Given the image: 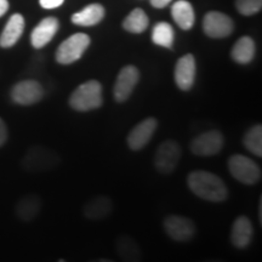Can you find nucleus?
I'll return each mask as SVG.
<instances>
[{
  "mask_svg": "<svg viewBox=\"0 0 262 262\" xmlns=\"http://www.w3.org/2000/svg\"><path fill=\"white\" fill-rule=\"evenodd\" d=\"M188 188L196 196L208 202H225L228 196V189L226 183L215 173L194 170L187 178Z\"/></svg>",
  "mask_w": 262,
  "mask_h": 262,
  "instance_id": "1",
  "label": "nucleus"
},
{
  "mask_svg": "<svg viewBox=\"0 0 262 262\" xmlns=\"http://www.w3.org/2000/svg\"><path fill=\"white\" fill-rule=\"evenodd\" d=\"M61 163V157L55 150L44 146H33L22 158L21 165L26 172L39 173L51 171Z\"/></svg>",
  "mask_w": 262,
  "mask_h": 262,
  "instance_id": "2",
  "label": "nucleus"
},
{
  "mask_svg": "<svg viewBox=\"0 0 262 262\" xmlns=\"http://www.w3.org/2000/svg\"><path fill=\"white\" fill-rule=\"evenodd\" d=\"M102 85L97 80L85 81L72 93L70 106L78 112H89L102 106Z\"/></svg>",
  "mask_w": 262,
  "mask_h": 262,
  "instance_id": "3",
  "label": "nucleus"
},
{
  "mask_svg": "<svg viewBox=\"0 0 262 262\" xmlns=\"http://www.w3.org/2000/svg\"><path fill=\"white\" fill-rule=\"evenodd\" d=\"M90 45V37L85 33H75L58 47L56 61L60 64H72L83 56Z\"/></svg>",
  "mask_w": 262,
  "mask_h": 262,
  "instance_id": "4",
  "label": "nucleus"
},
{
  "mask_svg": "<svg viewBox=\"0 0 262 262\" xmlns=\"http://www.w3.org/2000/svg\"><path fill=\"white\" fill-rule=\"evenodd\" d=\"M228 170L237 181L244 185H255L261 179L260 166L242 155H234L228 159Z\"/></svg>",
  "mask_w": 262,
  "mask_h": 262,
  "instance_id": "5",
  "label": "nucleus"
},
{
  "mask_svg": "<svg viewBox=\"0 0 262 262\" xmlns=\"http://www.w3.org/2000/svg\"><path fill=\"white\" fill-rule=\"evenodd\" d=\"M181 158V147L176 141L166 140L160 143L155 156L157 171L163 175H169L175 171Z\"/></svg>",
  "mask_w": 262,
  "mask_h": 262,
  "instance_id": "6",
  "label": "nucleus"
},
{
  "mask_svg": "<svg viewBox=\"0 0 262 262\" xmlns=\"http://www.w3.org/2000/svg\"><path fill=\"white\" fill-rule=\"evenodd\" d=\"M10 97L12 102L19 106H32L44 97V89L37 80H22L11 88Z\"/></svg>",
  "mask_w": 262,
  "mask_h": 262,
  "instance_id": "7",
  "label": "nucleus"
},
{
  "mask_svg": "<svg viewBox=\"0 0 262 262\" xmlns=\"http://www.w3.org/2000/svg\"><path fill=\"white\" fill-rule=\"evenodd\" d=\"M225 145L224 135L217 130H210L196 136L191 142L193 155L201 157L216 156L221 152Z\"/></svg>",
  "mask_w": 262,
  "mask_h": 262,
  "instance_id": "8",
  "label": "nucleus"
},
{
  "mask_svg": "<svg viewBox=\"0 0 262 262\" xmlns=\"http://www.w3.org/2000/svg\"><path fill=\"white\" fill-rule=\"evenodd\" d=\"M164 229L176 242H189L194 237L196 227L191 219L180 215H170L164 220Z\"/></svg>",
  "mask_w": 262,
  "mask_h": 262,
  "instance_id": "9",
  "label": "nucleus"
},
{
  "mask_svg": "<svg viewBox=\"0 0 262 262\" xmlns=\"http://www.w3.org/2000/svg\"><path fill=\"white\" fill-rule=\"evenodd\" d=\"M203 29L208 37L220 39L232 34L234 29V24L227 15L219 11H210L204 16Z\"/></svg>",
  "mask_w": 262,
  "mask_h": 262,
  "instance_id": "10",
  "label": "nucleus"
},
{
  "mask_svg": "<svg viewBox=\"0 0 262 262\" xmlns=\"http://www.w3.org/2000/svg\"><path fill=\"white\" fill-rule=\"evenodd\" d=\"M140 80V72L135 66H125L118 74L114 84V98L117 102H125L131 96L134 89Z\"/></svg>",
  "mask_w": 262,
  "mask_h": 262,
  "instance_id": "11",
  "label": "nucleus"
},
{
  "mask_svg": "<svg viewBox=\"0 0 262 262\" xmlns=\"http://www.w3.org/2000/svg\"><path fill=\"white\" fill-rule=\"evenodd\" d=\"M158 122L156 118H147L137 124L127 135V146L131 150H140L145 147L152 139L157 130Z\"/></svg>",
  "mask_w": 262,
  "mask_h": 262,
  "instance_id": "12",
  "label": "nucleus"
},
{
  "mask_svg": "<svg viewBox=\"0 0 262 262\" xmlns=\"http://www.w3.org/2000/svg\"><path fill=\"white\" fill-rule=\"evenodd\" d=\"M196 64L193 55L187 54L178 61L175 67V81L180 90L188 91L195 81Z\"/></svg>",
  "mask_w": 262,
  "mask_h": 262,
  "instance_id": "13",
  "label": "nucleus"
},
{
  "mask_svg": "<svg viewBox=\"0 0 262 262\" xmlns=\"http://www.w3.org/2000/svg\"><path fill=\"white\" fill-rule=\"evenodd\" d=\"M60 27L58 19L55 17H47L39 22L37 27L32 31L31 42L34 49H41L47 47L55 37Z\"/></svg>",
  "mask_w": 262,
  "mask_h": 262,
  "instance_id": "14",
  "label": "nucleus"
},
{
  "mask_svg": "<svg viewBox=\"0 0 262 262\" xmlns=\"http://www.w3.org/2000/svg\"><path fill=\"white\" fill-rule=\"evenodd\" d=\"M113 202L106 195L94 196L85 203L83 206V214L88 220H103L112 214Z\"/></svg>",
  "mask_w": 262,
  "mask_h": 262,
  "instance_id": "15",
  "label": "nucleus"
},
{
  "mask_svg": "<svg viewBox=\"0 0 262 262\" xmlns=\"http://www.w3.org/2000/svg\"><path fill=\"white\" fill-rule=\"evenodd\" d=\"M254 227L247 216H239L233 222L231 231V242L235 248L245 249L251 243Z\"/></svg>",
  "mask_w": 262,
  "mask_h": 262,
  "instance_id": "16",
  "label": "nucleus"
},
{
  "mask_svg": "<svg viewBox=\"0 0 262 262\" xmlns=\"http://www.w3.org/2000/svg\"><path fill=\"white\" fill-rule=\"evenodd\" d=\"M25 31V18L21 14H14L9 18L5 28L0 34V48H12Z\"/></svg>",
  "mask_w": 262,
  "mask_h": 262,
  "instance_id": "17",
  "label": "nucleus"
},
{
  "mask_svg": "<svg viewBox=\"0 0 262 262\" xmlns=\"http://www.w3.org/2000/svg\"><path fill=\"white\" fill-rule=\"evenodd\" d=\"M41 198L37 194H27L22 196L15 206L17 217L24 222H31L37 217L41 210Z\"/></svg>",
  "mask_w": 262,
  "mask_h": 262,
  "instance_id": "18",
  "label": "nucleus"
},
{
  "mask_svg": "<svg viewBox=\"0 0 262 262\" xmlns=\"http://www.w3.org/2000/svg\"><path fill=\"white\" fill-rule=\"evenodd\" d=\"M104 17V8L101 4H90L72 16V22L77 26L90 27L100 24Z\"/></svg>",
  "mask_w": 262,
  "mask_h": 262,
  "instance_id": "19",
  "label": "nucleus"
},
{
  "mask_svg": "<svg viewBox=\"0 0 262 262\" xmlns=\"http://www.w3.org/2000/svg\"><path fill=\"white\" fill-rule=\"evenodd\" d=\"M171 15L173 21L179 25L183 31H188L193 27L195 21L194 10H193L191 3L186 0H179L171 8Z\"/></svg>",
  "mask_w": 262,
  "mask_h": 262,
  "instance_id": "20",
  "label": "nucleus"
},
{
  "mask_svg": "<svg viewBox=\"0 0 262 262\" xmlns=\"http://www.w3.org/2000/svg\"><path fill=\"white\" fill-rule=\"evenodd\" d=\"M256 47L250 37H242L235 41L231 51V56L239 64H248L254 60Z\"/></svg>",
  "mask_w": 262,
  "mask_h": 262,
  "instance_id": "21",
  "label": "nucleus"
},
{
  "mask_svg": "<svg viewBox=\"0 0 262 262\" xmlns=\"http://www.w3.org/2000/svg\"><path fill=\"white\" fill-rule=\"evenodd\" d=\"M116 251L120 260L123 261L136 262L142 258L141 257V249L139 244L127 235H122V237L117 238Z\"/></svg>",
  "mask_w": 262,
  "mask_h": 262,
  "instance_id": "22",
  "label": "nucleus"
},
{
  "mask_svg": "<svg viewBox=\"0 0 262 262\" xmlns=\"http://www.w3.org/2000/svg\"><path fill=\"white\" fill-rule=\"evenodd\" d=\"M148 16L146 15V12L141 9H135L124 19L123 27L127 32L139 34V33L146 31L147 27H148Z\"/></svg>",
  "mask_w": 262,
  "mask_h": 262,
  "instance_id": "23",
  "label": "nucleus"
},
{
  "mask_svg": "<svg viewBox=\"0 0 262 262\" xmlns=\"http://www.w3.org/2000/svg\"><path fill=\"white\" fill-rule=\"evenodd\" d=\"M152 40L158 47L171 49L173 42V29L171 26L168 22H158L153 27Z\"/></svg>",
  "mask_w": 262,
  "mask_h": 262,
  "instance_id": "24",
  "label": "nucleus"
},
{
  "mask_svg": "<svg viewBox=\"0 0 262 262\" xmlns=\"http://www.w3.org/2000/svg\"><path fill=\"white\" fill-rule=\"evenodd\" d=\"M243 143L245 148L257 157H262V126L255 125L247 131Z\"/></svg>",
  "mask_w": 262,
  "mask_h": 262,
  "instance_id": "25",
  "label": "nucleus"
},
{
  "mask_svg": "<svg viewBox=\"0 0 262 262\" xmlns=\"http://www.w3.org/2000/svg\"><path fill=\"white\" fill-rule=\"evenodd\" d=\"M235 8L244 16L255 15L262 8V0H235Z\"/></svg>",
  "mask_w": 262,
  "mask_h": 262,
  "instance_id": "26",
  "label": "nucleus"
},
{
  "mask_svg": "<svg viewBox=\"0 0 262 262\" xmlns=\"http://www.w3.org/2000/svg\"><path fill=\"white\" fill-rule=\"evenodd\" d=\"M9 137V131H8V126L4 120L0 118V147H3L6 143Z\"/></svg>",
  "mask_w": 262,
  "mask_h": 262,
  "instance_id": "27",
  "label": "nucleus"
},
{
  "mask_svg": "<svg viewBox=\"0 0 262 262\" xmlns=\"http://www.w3.org/2000/svg\"><path fill=\"white\" fill-rule=\"evenodd\" d=\"M64 0H39V3H40V6L44 9H56L58 6H61L63 4Z\"/></svg>",
  "mask_w": 262,
  "mask_h": 262,
  "instance_id": "28",
  "label": "nucleus"
},
{
  "mask_svg": "<svg viewBox=\"0 0 262 262\" xmlns=\"http://www.w3.org/2000/svg\"><path fill=\"white\" fill-rule=\"evenodd\" d=\"M170 2H171V0H150V4L157 9H163L165 8L166 5H169Z\"/></svg>",
  "mask_w": 262,
  "mask_h": 262,
  "instance_id": "29",
  "label": "nucleus"
},
{
  "mask_svg": "<svg viewBox=\"0 0 262 262\" xmlns=\"http://www.w3.org/2000/svg\"><path fill=\"white\" fill-rule=\"evenodd\" d=\"M9 10V2L8 0H0V17L6 14Z\"/></svg>",
  "mask_w": 262,
  "mask_h": 262,
  "instance_id": "30",
  "label": "nucleus"
}]
</instances>
